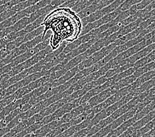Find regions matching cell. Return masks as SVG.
<instances>
[{"instance_id": "7", "label": "cell", "mask_w": 155, "mask_h": 137, "mask_svg": "<svg viewBox=\"0 0 155 137\" xmlns=\"http://www.w3.org/2000/svg\"><path fill=\"white\" fill-rule=\"evenodd\" d=\"M154 86H155V77L153 78V79L150 80L149 81L147 82L144 84H142L141 86L137 88L135 90H134V92L135 94V95L137 96L140 94L143 93V92H144L149 90V88H153Z\"/></svg>"}, {"instance_id": "11", "label": "cell", "mask_w": 155, "mask_h": 137, "mask_svg": "<svg viewBox=\"0 0 155 137\" xmlns=\"http://www.w3.org/2000/svg\"><path fill=\"white\" fill-rule=\"evenodd\" d=\"M3 109V107H0V112H2V109Z\"/></svg>"}, {"instance_id": "2", "label": "cell", "mask_w": 155, "mask_h": 137, "mask_svg": "<svg viewBox=\"0 0 155 137\" xmlns=\"http://www.w3.org/2000/svg\"><path fill=\"white\" fill-rule=\"evenodd\" d=\"M116 44L114 42L113 44H110L109 46L103 47L102 50L98 51L97 53H94L92 54L90 57H88L87 60H84L81 64L78 65L79 70H83L88 67L93 66L97 64V62L102 60L107 55H108L111 51L116 47Z\"/></svg>"}, {"instance_id": "6", "label": "cell", "mask_w": 155, "mask_h": 137, "mask_svg": "<svg viewBox=\"0 0 155 137\" xmlns=\"http://www.w3.org/2000/svg\"><path fill=\"white\" fill-rule=\"evenodd\" d=\"M98 9V6L97 4L91 5L85 7V8L83 9L82 11H81L77 14H78L79 17L81 18V19H82V18H84L91 15V14H93V13L97 11V10Z\"/></svg>"}, {"instance_id": "5", "label": "cell", "mask_w": 155, "mask_h": 137, "mask_svg": "<svg viewBox=\"0 0 155 137\" xmlns=\"http://www.w3.org/2000/svg\"><path fill=\"white\" fill-rule=\"evenodd\" d=\"M44 27H42V26H40V27L35 29V30L28 33V34H27L24 36L23 40V44L25 43V42H27L28 41H31V40L35 38L36 37H37L39 35L42 34L44 32Z\"/></svg>"}, {"instance_id": "10", "label": "cell", "mask_w": 155, "mask_h": 137, "mask_svg": "<svg viewBox=\"0 0 155 137\" xmlns=\"http://www.w3.org/2000/svg\"><path fill=\"white\" fill-rule=\"evenodd\" d=\"M11 53V51H7L5 48H3V49L0 50V60H2V59L5 58L7 55H8Z\"/></svg>"}, {"instance_id": "4", "label": "cell", "mask_w": 155, "mask_h": 137, "mask_svg": "<svg viewBox=\"0 0 155 137\" xmlns=\"http://www.w3.org/2000/svg\"><path fill=\"white\" fill-rule=\"evenodd\" d=\"M154 60H155V50L152 51V52L150 53L149 54L146 55L144 58L137 61L135 64H134V65H133V67H134L137 70L139 67H143L144 65L149 64L150 62L154 61Z\"/></svg>"}, {"instance_id": "12", "label": "cell", "mask_w": 155, "mask_h": 137, "mask_svg": "<svg viewBox=\"0 0 155 137\" xmlns=\"http://www.w3.org/2000/svg\"><path fill=\"white\" fill-rule=\"evenodd\" d=\"M150 137H155V136H150Z\"/></svg>"}, {"instance_id": "1", "label": "cell", "mask_w": 155, "mask_h": 137, "mask_svg": "<svg viewBox=\"0 0 155 137\" xmlns=\"http://www.w3.org/2000/svg\"><path fill=\"white\" fill-rule=\"evenodd\" d=\"M41 26L44 30V38L46 32H51L50 46L56 50L64 42L71 43L79 38L83 31V23L78 14L68 7H59L48 13Z\"/></svg>"}, {"instance_id": "3", "label": "cell", "mask_w": 155, "mask_h": 137, "mask_svg": "<svg viewBox=\"0 0 155 137\" xmlns=\"http://www.w3.org/2000/svg\"><path fill=\"white\" fill-rule=\"evenodd\" d=\"M154 50H155V43L151 44L148 47H145V49L141 50L139 53L135 54L134 55H133L131 57L129 58V59H126L127 63L129 64H131L134 65L135 62H137L139 60L143 58V57H145L146 55L150 54L149 52H150V51H152Z\"/></svg>"}, {"instance_id": "9", "label": "cell", "mask_w": 155, "mask_h": 137, "mask_svg": "<svg viewBox=\"0 0 155 137\" xmlns=\"http://www.w3.org/2000/svg\"><path fill=\"white\" fill-rule=\"evenodd\" d=\"M116 0H101L98 3H97V6H98V9H101L104 8V7L109 5L110 4H111L114 2H115Z\"/></svg>"}, {"instance_id": "8", "label": "cell", "mask_w": 155, "mask_h": 137, "mask_svg": "<svg viewBox=\"0 0 155 137\" xmlns=\"http://www.w3.org/2000/svg\"><path fill=\"white\" fill-rule=\"evenodd\" d=\"M23 38H24V36L18 37V38H16L15 40H13V41L10 42L7 44L6 46L5 47V48L7 51H12L14 49H15V48L19 47L21 44H23Z\"/></svg>"}]
</instances>
